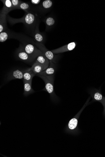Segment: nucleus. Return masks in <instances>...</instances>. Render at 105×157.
Masks as SVG:
<instances>
[{"label": "nucleus", "instance_id": "obj_1", "mask_svg": "<svg viewBox=\"0 0 105 157\" xmlns=\"http://www.w3.org/2000/svg\"><path fill=\"white\" fill-rule=\"evenodd\" d=\"M38 76L42 79L45 82V87L42 91L47 92L50 94L52 100L55 102H57L58 98L55 94L54 88V75L47 76Z\"/></svg>", "mask_w": 105, "mask_h": 157}, {"label": "nucleus", "instance_id": "obj_2", "mask_svg": "<svg viewBox=\"0 0 105 157\" xmlns=\"http://www.w3.org/2000/svg\"><path fill=\"white\" fill-rule=\"evenodd\" d=\"M88 102V101L77 115L70 121L66 128V131L67 133H73L76 132L77 129L79 119L81 113L87 106Z\"/></svg>", "mask_w": 105, "mask_h": 157}, {"label": "nucleus", "instance_id": "obj_3", "mask_svg": "<svg viewBox=\"0 0 105 157\" xmlns=\"http://www.w3.org/2000/svg\"><path fill=\"white\" fill-rule=\"evenodd\" d=\"M36 45L43 54L50 61L56 64L57 63L58 56L51 51H49L45 47L44 45L40 43H37Z\"/></svg>", "mask_w": 105, "mask_h": 157}, {"label": "nucleus", "instance_id": "obj_4", "mask_svg": "<svg viewBox=\"0 0 105 157\" xmlns=\"http://www.w3.org/2000/svg\"><path fill=\"white\" fill-rule=\"evenodd\" d=\"M22 48L26 53L34 59L43 54L39 49L37 48L32 44H26Z\"/></svg>", "mask_w": 105, "mask_h": 157}, {"label": "nucleus", "instance_id": "obj_5", "mask_svg": "<svg viewBox=\"0 0 105 157\" xmlns=\"http://www.w3.org/2000/svg\"><path fill=\"white\" fill-rule=\"evenodd\" d=\"M76 45V42H73L68 44L51 51L55 54L61 53L73 50L75 48Z\"/></svg>", "mask_w": 105, "mask_h": 157}, {"label": "nucleus", "instance_id": "obj_6", "mask_svg": "<svg viewBox=\"0 0 105 157\" xmlns=\"http://www.w3.org/2000/svg\"><path fill=\"white\" fill-rule=\"evenodd\" d=\"M93 101L100 103L103 107L105 105V97L102 94L101 92L97 90H93L90 92Z\"/></svg>", "mask_w": 105, "mask_h": 157}, {"label": "nucleus", "instance_id": "obj_7", "mask_svg": "<svg viewBox=\"0 0 105 157\" xmlns=\"http://www.w3.org/2000/svg\"><path fill=\"white\" fill-rule=\"evenodd\" d=\"M55 64L52 62L50 61V65L49 67L37 75V76H47L54 75L56 69V67Z\"/></svg>", "mask_w": 105, "mask_h": 157}, {"label": "nucleus", "instance_id": "obj_8", "mask_svg": "<svg viewBox=\"0 0 105 157\" xmlns=\"http://www.w3.org/2000/svg\"><path fill=\"white\" fill-rule=\"evenodd\" d=\"M24 71L19 69L14 70L8 75L6 78L7 81H8L13 79H23Z\"/></svg>", "mask_w": 105, "mask_h": 157}, {"label": "nucleus", "instance_id": "obj_9", "mask_svg": "<svg viewBox=\"0 0 105 157\" xmlns=\"http://www.w3.org/2000/svg\"><path fill=\"white\" fill-rule=\"evenodd\" d=\"M17 55L19 59L24 61L30 62L35 59L26 53L22 48L18 51Z\"/></svg>", "mask_w": 105, "mask_h": 157}, {"label": "nucleus", "instance_id": "obj_10", "mask_svg": "<svg viewBox=\"0 0 105 157\" xmlns=\"http://www.w3.org/2000/svg\"><path fill=\"white\" fill-rule=\"evenodd\" d=\"M24 87L23 94L25 96L34 93L35 91L32 87V82H29L23 80Z\"/></svg>", "mask_w": 105, "mask_h": 157}, {"label": "nucleus", "instance_id": "obj_11", "mask_svg": "<svg viewBox=\"0 0 105 157\" xmlns=\"http://www.w3.org/2000/svg\"><path fill=\"white\" fill-rule=\"evenodd\" d=\"M44 67L46 70L49 66L50 61L43 54L38 56L36 60Z\"/></svg>", "mask_w": 105, "mask_h": 157}, {"label": "nucleus", "instance_id": "obj_12", "mask_svg": "<svg viewBox=\"0 0 105 157\" xmlns=\"http://www.w3.org/2000/svg\"><path fill=\"white\" fill-rule=\"evenodd\" d=\"M36 75L30 69H28L24 71L23 80L32 82L33 77Z\"/></svg>", "mask_w": 105, "mask_h": 157}, {"label": "nucleus", "instance_id": "obj_13", "mask_svg": "<svg viewBox=\"0 0 105 157\" xmlns=\"http://www.w3.org/2000/svg\"><path fill=\"white\" fill-rule=\"evenodd\" d=\"M30 69L37 75L44 70L43 67L36 61H35L32 67L30 68Z\"/></svg>", "mask_w": 105, "mask_h": 157}, {"label": "nucleus", "instance_id": "obj_14", "mask_svg": "<svg viewBox=\"0 0 105 157\" xmlns=\"http://www.w3.org/2000/svg\"><path fill=\"white\" fill-rule=\"evenodd\" d=\"M35 17L33 14L29 13L26 14L25 17V21L28 25L32 24L34 22Z\"/></svg>", "mask_w": 105, "mask_h": 157}, {"label": "nucleus", "instance_id": "obj_15", "mask_svg": "<svg viewBox=\"0 0 105 157\" xmlns=\"http://www.w3.org/2000/svg\"><path fill=\"white\" fill-rule=\"evenodd\" d=\"M42 5L44 9H49L52 6L53 2L50 0H46L42 2Z\"/></svg>", "mask_w": 105, "mask_h": 157}, {"label": "nucleus", "instance_id": "obj_16", "mask_svg": "<svg viewBox=\"0 0 105 157\" xmlns=\"http://www.w3.org/2000/svg\"><path fill=\"white\" fill-rule=\"evenodd\" d=\"M46 23L47 26L50 27L53 26L55 24V21L53 18L50 17L46 19Z\"/></svg>", "mask_w": 105, "mask_h": 157}, {"label": "nucleus", "instance_id": "obj_17", "mask_svg": "<svg viewBox=\"0 0 105 157\" xmlns=\"http://www.w3.org/2000/svg\"><path fill=\"white\" fill-rule=\"evenodd\" d=\"M8 37V34L5 32L0 33V41L4 42L7 40Z\"/></svg>", "mask_w": 105, "mask_h": 157}, {"label": "nucleus", "instance_id": "obj_18", "mask_svg": "<svg viewBox=\"0 0 105 157\" xmlns=\"http://www.w3.org/2000/svg\"><path fill=\"white\" fill-rule=\"evenodd\" d=\"M34 38L38 43L42 42L44 39L43 36L41 34L38 33L35 34Z\"/></svg>", "mask_w": 105, "mask_h": 157}, {"label": "nucleus", "instance_id": "obj_19", "mask_svg": "<svg viewBox=\"0 0 105 157\" xmlns=\"http://www.w3.org/2000/svg\"><path fill=\"white\" fill-rule=\"evenodd\" d=\"M29 5L26 3L22 2L19 5V8L23 10H25L28 9L29 7Z\"/></svg>", "mask_w": 105, "mask_h": 157}, {"label": "nucleus", "instance_id": "obj_20", "mask_svg": "<svg viewBox=\"0 0 105 157\" xmlns=\"http://www.w3.org/2000/svg\"><path fill=\"white\" fill-rule=\"evenodd\" d=\"M4 4L5 6L8 8H11L13 7L11 1L10 0L4 1Z\"/></svg>", "mask_w": 105, "mask_h": 157}, {"label": "nucleus", "instance_id": "obj_21", "mask_svg": "<svg viewBox=\"0 0 105 157\" xmlns=\"http://www.w3.org/2000/svg\"><path fill=\"white\" fill-rule=\"evenodd\" d=\"M11 1L13 7H17L19 4L20 1L18 0H12Z\"/></svg>", "mask_w": 105, "mask_h": 157}, {"label": "nucleus", "instance_id": "obj_22", "mask_svg": "<svg viewBox=\"0 0 105 157\" xmlns=\"http://www.w3.org/2000/svg\"><path fill=\"white\" fill-rule=\"evenodd\" d=\"M31 2L33 4L37 5L40 3L41 1L40 0H31Z\"/></svg>", "mask_w": 105, "mask_h": 157}, {"label": "nucleus", "instance_id": "obj_23", "mask_svg": "<svg viewBox=\"0 0 105 157\" xmlns=\"http://www.w3.org/2000/svg\"><path fill=\"white\" fill-rule=\"evenodd\" d=\"M103 108H104V109H103V113L104 115L105 116V105L103 107Z\"/></svg>", "mask_w": 105, "mask_h": 157}]
</instances>
